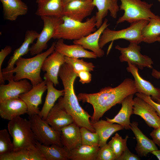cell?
<instances>
[{"label":"cell","instance_id":"484cf974","mask_svg":"<svg viewBox=\"0 0 160 160\" xmlns=\"http://www.w3.org/2000/svg\"><path fill=\"white\" fill-rule=\"evenodd\" d=\"M3 7L4 19L16 20L20 16L26 15L28 11L26 4L21 0H0Z\"/></svg>","mask_w":160,"mask_h":160},{"label":"cell","instance_id":"8992f818","mask_svg":"<svg viewBox=\"0 0 160 160\" xmlns=\"http://www.w3.org/2000/svg\"><path fill=\"white\" fill-rule=\"evenodd\" d=\"M119 10H123V15L116 22V25L127 21L131 23L143 20H149L151 18H160L151 10L153 5L141 0H120Z\"/></svg>","mask_w":160,"mask_h":160},{"label":"cell","instance_id":"e0dca14e","mask_svg":"<svg viewBox=\"0 0 160 160\" xmlns=\"http://www.w3.org/2000/svg\"><path fill=\"white\" fill-rule=\"evenodd\" d=\"M108 22V19L105 18L102 25L97 30L79 39L73 40V43L80 45L85 49L91 50L96 55L97 57H103L105 52L99 46V41L103 32L109 25Z\"/></svg>","mask_w":160,"mask_h":160},{"label":"cell","instance_id":"8fae6325","mask_svg":"<svg viewBox=\"0 0 160 160\" xmlns=\"http://www.w3.org/2000/svg\"><path fill=\"white\" fill-rule=\"evenodd\" d=\"M39 33L33 30L27 31L25 34L24 41L21 45L16 49L12 55L7 62V66L1 70L4 80L8 81L13 79L14 74L12 71L15 68V65L18 59L24 55L27 54L29 51L30 45L37 39Z\"/></svg>","mask_w":160,"mask_h":160},{"label":"cell","instance_id":"e575fe53","mask_svg":"<svg viewBox=\"0 0 160 160\" xmlns=\"http://www.w3.org/2000/svg\"><path fill=\"white\" fill-rule=\"evenodd\" d=\"M65 63L72 66L76 73L81 71H93L95 67L92 63L85 62L83 59H79L65 56Z\"/></svg>","mask_w":160,"mask_h":160},{"label":"cell","instance_id":"6da1fadb","mask_svg":"<svg viewBox=\"0 0 160 160\" xmlns=\"http://www.w3.org/2000/svg\"><path fill=\"white\" fill-rule=\"evenodd\" d=\"M137 92L134 80L127 78L116 87H105L94 93H80L77 97L79 101L92 106L94 111L90 121L93 122L99 120L112 107L121 104L127 96Z\"/></svg>","mask_w":160,"mask_h":160},{"label":"cell","instance_id":"4dcf8cb0","mask_svg":"<svg viewBox=\"0 0 160 160\" xmlns=\"http://www.w3.org/2000/svg\"><path fill=\"white\" fill-rule=\"evenodd\" d=\"M0 160H45L36 146L31 148L13 151L0 156Z\"/></svg>","mask_w":160,"mask_h":160},{"label":"cell","instance_id":"ab89813d","mask_svg":"<svg viewBox=\"0 0 160 160\" xmlns=\"http://www.w3.org/2000/svg\"><path fill=\"white\" fill-rule=\"evenodd\" d=\"M135 94L137 96L140 97L151 104L155 109L160 117V104L155 102L150 96L138 92L136 93Z\"/></svg>","mask_w":160,"mask_h":160},{"label":"cell","instance_id":"5bb4252c","mask_svg":"<svg viewBox=\"0 0 160 160\" xmlns=\"http://www.w3.org/2000/svg\"><path fill=\"white\" fill-rule=\"evenodd\" d=\"M95 7L92 1H73L63 6V16L82 22L85 18L91 14Z\"/></svg>","mask_w":160,"mask_h":160},{"label":"cell","instance_id":"f1b7e54d","mask_svg":"<svg viewBox=\"0 0 160 160\" xmlns=\"http://www.w3.org/2000/svg\"><path fill=\"white\" fill-rule=\"evenodd\" d=\"M47 86V93L44 103L38 115L45 120L50 110L55 105L56 101L64 94V89L59 90L54 86L53 83L49 79H44Z\"/></svg>","mask_w":160,"mask_h":160},{"label":"cell","instance_id":"44dd1931","mask_svg":"<svg viewBox=\"0 0 160 160\" xmlns=\"http://www.w3.org/2000/svg\"><path fill=\"white\" fill-rule=\"evenodd\" d=\"M55 50L65 57L71 58L96 59L97 57L93 52L87 50L80 45H69L65 44L63 39H58L56 42Z\"/></svg>","mask_w":160,"mask_h":160},{"label":"cell","instance_id":"5b68a950","mask_svg":"<svg viewBox=\"0 0 160 160\" xmlns=\"http://www.w3.org/2000/svg\"><path fill=\"white\" fill-rule=\"evenodd\" d=\"M8 131L12 138L13 151L33 148L37 141L28 120L17 116L9 121Z\"/></svg>","mask_w":160,"mask_h":160},{"label":"cell","instance_id":"f6af8a7d","mask_svg":"<svg viewBox=\"0 0 160 160\" xmlns=\"http://www.w3.org/2000/svg\"><path fill=\"white\" fill-rule=\"evenodd\" d=\"M151 153L155 156L159 160H160V149L153 151Z\"/></svg>","mask_w":160,"mask_h":160},{"label":"cell","instance_id":"f35d334b","mask_svg":"<svg viewBox=\"0 0 160 160\" xmlns=\"http://www.w3.org/2000/svg\"><path fill=\"white\" fill-rule=\"evenodd\" d=\"M12 51V48L10 46H7L0 52V84H4L1 71V66L4 61L6 57Z\"/></svg>","mask_w":160,"mask_h":160},{"label":"cell","instance_id":"f546056e","mask_svg":"<svg viewBox=\"0 0 160 160\" xmlns=\"http://www.w3.org/2000/svg\"><path fill=\"white\" fill-rule=\"evenodd\" d=\"M37 3L38 7L35 12L37 16H63L62 0H40Z\"/></svg>","mask_w":160,"mask_h":160},{"label":"cell","instance_id":"681fc988","mask_svg":"<svg viewBox=\"0 0 160 160\" xmlns=\"http://www.w3.org/2000/svg\"><path fill=\"white\" fill-rule=\"evenodd\" d=\"M159 2H160V0H157Z\"/></svg>","mask_w":160,"mask_h":160},{"label":"cell","instance_id":"c3c4849f","mask_svg":"<svg viewBox=\"0 0 160 160\" xmlns=\"http://www.w3.org/2000/svg\"><path fill=\"white\" fill-rule=\"evenodd\" d=\"M40 0H36V2L37 3Z\"/></svg>","mask_w":160,"mask_h":160},{"label":"cell","instance_id":"1f68e13d","mask_svg":"<svg viewBox=\"0 0 160 160\" xmlns=\"http://www.w3.org/2000/svg\"><path fill=\"white\" fill-rule=\"evenodd\" d=\"M100 148L81 144L70 151L69 160H96Z\"/></svg>","mask_w":160,"mask_h":160},{"label":"cell","instance_id":"d6a6232c","mask_svg":"<svg viewBox=\"0 0 160 160\" xmlns=\"http://www.w3.org/2000/svg\"><path fill=\"white\" fill-rule=\"evenodd\" d=\"M160 36V18L150 19L141 32L142 42L151 44Z\"/></svg>","mask_w":160,"mask_h":160},{"label":"cell","instance_id":"603a6c76","mask_svg":"<svg viewBox=\"0 0 160 160\" xmlns=\"http://www.w3.org/2000/svg\"><path fill=\"white\" fill-rule=\"evenodd\" d=\"M134 95L131 94L125 98L121 103L122 106L118 114L113 119L106 117V121L119 124L126 129H130V117L133 114Z\"/></svg>","mask_w":160,"mask_h":160},{"label":"cell","instance_id":"b9f144b4","mask_svg":"<svg viewBox=\"0 0 160 160\" xmlns=\"http://www.w3.org/2000/svg\"><path fill=\"white\" fill-rule=\"evenodd\" d=\"M139 157L132 153L127 148L122 153L117 160H139Z\"/></svg>","mask_w":160,"mask_h":160},{"label":"cell","instance_id":"52a82bcc","mask_svg":"<svg viewBox=\"0 0 160 160\" xmlns=\"http://www.w3.org/2000/svg\"><path fill=\"white\" fill-rule=\"evenodd\" d=\"M149 20H143L131 23L129 26L119 30H112L107 27L103 32L99 40V45L102 48L108 43L123 39L129 42L139 44L142 42L141 32Z\"/></svg>","mask_w":160,"mask_h":160},{"label":"cell","instance_id":"4fadbf2b","mask_svg":"<svg viewBox=\"0 0 160 160\" xmlns=\"http://www.w3.org/2000/svg\"><path fill=\"white\" fill-rule=\"evenodd\" d=\"M133 114L140 116L149 127L155 129L160 126V117L155 109L137 96L133 98Z\"/></svg>","mask_w":160,"mask_h":160},{"label":"cell","instance_id":"d590c367","mask_svg":"<svg viewBox=\"0 0 160 160\" xmlns=\"http://www.w3.org/2000/svg\"><path fill=\"white\" fill-rule=\"evenodd\" d=\"M80 131L82 145L99 147V138L96 132L83 127H80Z\"/></svg>","mask_w":160,"mask_h":160},{"label":"cell","instance_id":"d6986e66","mask_svg":"<svg viewBox=\"0 0 160 160\" xmlns=\"http://www.w3.org/2000/svg\"><path fill=\"white\" fill-rule=\"evenodd\" d=\"M27 112L26 104L19 97L0 102V116L3 119L10 121Z\"/></svg>","mask_w":160,"mask_h":160},{"label":"cell","instance_id":"7a4b0ae2","mask_svg":"<svg viewBox=\"0 0 160 160\" xmlns=\"http://www.w3.org/2000/svg\"><path fill=\"white\" fill-rule=\"evenodd\" d=\"M58 76L62 81L64 94L58 99L57 103L71 116L74 122L80 127H84L95 132L89 120L91 116L80 105L74 91V84L77 76L73 68L65 62L60 69Z\"/></svg>","mask_w":160,"mask_h":160},{"label":"cell","instance_id":"7bdbcfd3","mask_svg":"<svg viewBox=\"0 0 160 160\" xmlns=\"http://www.w3.org/2000/svg\"><path fill=\"white\" fill-rule=\"evenodd\" d=\"M154 143L160 147V126L154 129L150 134Z\"/></svg>","mask_w":160,"mask_h":160},{"label":"cell","instance_id":"ba28073f","mask_svg":"<svg viewBox=\"0 0 160 160\" xmlns=\"http://www.w3.org/2000/svg\"><path fill=\"white\" fill-rule=\"evenodd\" d=\"M31 128L37 141L46 146L56 144L63 146L61 132L56 131L38 115L29 116Z\"/></svg>","mask_w":160,"mask_h":160},{"label":"cell","instance_id":"60d3db41","mask_svg":"<svg viewBox=\"0 0 160 160\" xmlns=\"http://www.w3.org/2000/svg\"><path fill=\"white\" fill-rule=\"evenodd\" d=\"M79 78V81L82 84L90 82L92 79V75L90 72L87 71H81L76 73Z\"/></svg>","mask_w":160,"mask_h":160},{"label":"cell","instance_id":"9a60e30c","mask_svg":"<svg viewBox=\"0 0 160 160\" xmlns=\"http://www.w3.org/2000/svg\"><path fill=\"white\" fill-rule=\"evenodd\" d=\"M65 63V56L55 50L42 63L41 70L46 72L44 76V79H50L56 86L59 83L58 76L60 69Z\"/></svg>","mask_w":160,"mask_h":160},{"label":"cell","instance_id":"bcb514c9","mask_svg":"<svg viewBox=\"0 0 160 160\" xmlns=\"http://www.w3.org/2000/svg\"><path fill=\"white\" fill-rule=\"evenodd\" d=\"M74 0H62L63 5V6H64L65 4H66L68 3L69 2H70L73 1H74ZM78 0L92 1V0Z\"/></svg>","mask_w":160,"mask_h":160},{"label":"cell","instance_id":"ee69618b","mask_svg":"<svg viewBox=\"0 0 160 160\" xmlns=\"http://www.w3.org/2000/svg\"><path fill=\"white\" fill-rule=\"evenodd\" d=\"M156 41L160 42V36L157 38ZM152 75L156 78H160V71H157L154 69L153 70Z\"/></svg>","mask_w":160,"mask_h":160},{"label":"cell","instance_id":"2e32d148","mask_svg":"<svg viewBox=\"0 0 160 160\" xmlns=\"http://www.w3.org/2000/svg\"><path fill=\"white\" fill-rule=\"evenodd\" d=\"M127 71L130 73L134 77V81L137 92L149 96L157 101L160 99V89L155 87L149 81L142 77L139 74L137 66L129 62H127Z\"/></svg>","mask_w":160,"mask_h":160},{"label":"cell","instance_id":"ffe728a7","mask_svg":"<svg viewBox=\"0 0 160 160\" xmlns=\"http://www.w3.org/2000/svg\"><path fill=\"white\" fill-rule=\"evenodd\" d=\"M45 120L54 129L60 132L62 128L74 122L71 116L58 103L50 110Z\"/></svg>","mask_w":160,"mask_h":160},{"label":"cell","instance_id":"836d02e7","mask_svg":"<svg viewBox=\"0 0 160 160\" xmlns=\"http://www.w3.org/2000/svg\"><path fill=\"white\" fill-rule=\"evenodd\" d=\"M129 137L128 135L123 139L118 133L112 137L108 144L112 148L116 158V160L128 148L127 141Z\"/></svg>","mask_w":160,"mask_h":160},{"label":"cell","instance_id":"277c9868","mask_svg":"<svg viewBox=\"0 0 160 160\" xmlns=\"http://www.w3.org/2000/svg\"><path fill=\"white\" fill-rule=\"evenodd\" d=\"M63 22L56 29L53 39L76 40L87 36L96 30L95 15L85 22L76 21L65 16L62 17Z\"/></svg>","mask_w":160,"mask_h":160},{"label":"cell","instance_id":"8d00e7d4","mask_svg":"<svg viewBox=\"0 0 160 160\" xmlns=\"http://www.w3.org/2000/svg\"><path fill=\"white\" fill-rule=\"evenodd\" d=\"M10 135L6 129L0 130V156L13 151V145L11 140Z\"/></svg>","mask_w":160,"mask_h":160},{"label":"cell","instance_id":"3957f363","mask_svg":"<svg viewBox=\"0 0 160 160\" xmlns=\"http://www.w3.org/2000/svg\"><path fill=\"white\" fill-rule=\"evenodd\" d=\"M56 42H54L46 51L30 58H19L15 63L16 66L12 71L15 74V81L26 79L29 80L33 87L42 82L40 75L42 63L45 59L55 50Z\"/></svg>","mask_w":160,"mask_h":160},{"label":"cell","instance_id":"30bf717a","mask_svg":"<svg viewBox=\"0 0 160 160\" xmlns=\"http://www.w3.org/2000/svg\"><path fill=\"white\" fill-rule=\"evenodd\" d=\"M138 44L136 43L130 42L128 47H126L116 45L115 48L121 54L119 57L120 62H129L140 69L145 67L152 68L153 60L148 56L141 54V47Z\"/></svg>","mask_w":160,"mask_h":160},{"label":"cell","instance_id":"7c38bea8","mask_svg":"<svg viewBox=\"0 0 160 160\" xmlns=\"http://www.w3.org/2000/svg\"><path fill=\"white\" fill-rule=\"evenodd\" d=\"M47 89L46 83L44 80L29 91L20 95L19 97L27 105V114L29 116L39 114L40 111L38 107L42 103V95Z\"/></svg>","mask_w":160,"mask_h":160},{"label":"cell","instance_id":"83f0119b","mask_svg":"<svg viewBox=\"0 0 160 160\" xmlns=\"http://www.w3.org/2000/svg\"><path fill=\"white\" fill-rule=\"evenodd\" d=\"M36 146L43 155L45 160H69L70 151L64 146L56 144L46 146L37 141Z\"/></svg>","mask_w":160,"mask_h":160},{"label":"cell","instance_id":"74e56055","mask_svg":"<svg viewBox=\"0 0 160 160\" xmlns=\"http://www.w3.org/2000/svg\"><path fill=\"white\" fill-rule=\"evenodd\" d=\"M116 159L112 148L108 143L100 148L97 154L96 160H115Z\"/></svg>","mask_w":160,"mask_h":160},{"label":"cell","instance_id":"7402d4cb","mask_svg":"<svg viewBox=\"0 0 160 160\" xmlns=\"http://www.w3.org/2000/svg\"><path fill=\"white\" fill-rule=\"evenodd\" d=\"M92 4L97 10L95 15L97 28H98L102 25L103 19L107 15L108 11L113 18L117 17L119 10L118 0H92Z\"/></svg>","mask_w":160,"mask_h":160},{"label":"cell","instance_id":"9c48e42d","mask_svg":"<svg viewBox=\"0 0 160 160\" xmlns=\"http://www.w3.org/2000/svg\"><path fill=\"white\" fill-rule=\"evenodd\" d=\"M40 17L43 22V27L36 42L30 47L29 52L32 56L40 54L47 48L48 41L53 38L57 27L63 21L62 17L44 16Z\"/></svg>","mask_w":160,"mask_h":160},{"label":"cell","instance_id":"cb8c5ba5","mask_svg":"<svg viewBox=\"0 0 160 160\" xmlns=\"http://www.w3.org/2000/svg\"><path fill=\"white\" fill-rule=\"evenodd\" d=\"M130 129L135 137L137 144L135 150L140 156L146 157L152 151L158 149L153 140L146 137L138 127V123L134 121L130 124Z\"/></svg>","mask_w":160,"mask_h":160},{"label":"cell","instance_id":"ac0fdd59","mask_svg":"<svg viewBox=\"0 0 160 160\" xmlns=\"http://www.w3.org/2000/svg\"><path fill=\"white\" fill-rule=\"evenodd\" d=\"M33 86L26 79L19 81L10 80L7 84L0 85V102L5 100L19 98L20 95L31 90Z\"/></svg>","mask_w":160,"mask_h":160},{"label":"cell","instance_id":"7dc6e473","mask_svg":"<svg viewBox=\"0 0 160 160\" xmlns=\"http://www.w3.org/2000/svg\"><path fill=\"white\" fill-rule=\"evenodd\" d=\"M157 103L160 104V99L157 101Z\"/></svg>","mask_w":160,"mask_h":160},{"label":"cell","instance_id":"d4e9b609","mask_svg":"<svg viewBox=\"0 0 160 160\" xmlns=\"http://www.w3.org/2000/svg\"><path fill=\"white\" fill-rule=\"evenodd\" d=\"M61 132L62 144L69 151L81 144L80 127L74 122L62 128Z\"/></svg>","mask_w":160,"mask_h":160},{"label":"cell","instance_id":"4316f807","mask_svg":"<svg viewBox=\"0 0 160 160\" xmlns=\"http://www.w3.org/2000/svg\"><path fill=\"white\" fill-rule=\"evenodd\" d=\"M91 124L99 136L100 147L107 144L108 139L113 134L124 129L119 124L111 123L102 119L91 122Z\"/></svg>","mask_w":160,"mask_h":160}]
</instances>
